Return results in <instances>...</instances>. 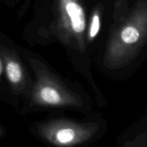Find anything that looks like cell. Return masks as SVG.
I'll return each instance as SVG.
<instances>
[{
    "instance_id": "1",
    "label": "cell",
    "mask_w": 147,
    "mask_h": 147,
    "mask_svg": "<svg viewBox=\"0 0 147 147\" xmlns=\"http://www.w3.org/2000/svg\"><path fill=\"white\" fill-rule=\"evenodd\" d=\"M60 1L70 18L73 31L77 33L83 32L86 27V19L81 6L76 0H60Z\"/></svg>"
},
{
    "instance_id": "6",
    "label": "cell",
    "mask_w": 147,
    "mask_h": 147,
    "mask_svg": "<svg viewBox=\"0 0 147 147\" xmlns=\"http://www.w3.org/2000/svg\"><path fill=\"white\" fill-rule=\"evenodd\" d=\"M100 30V20L99 17L97 14H95L93 17L92 20L91 25H90V36L91 38H93L97 35Z\"/></svg>"
},
{
    "instance_id": "4",
    "label": "cell",
    "mask_w": 147,
    "mask_h": 147,
    "mask_svg": "<svg viewBox=\"0 0 147 147\" xmlns=\"http://www.w3.org/2000/svg\"><path fill=\"white\" fill-rule=\"evenodd\" d=\"M121 38L124 42L127 44H132L136 42L139 38V32L134 27H127L122 31Z\"/></svg>"
},
{
    "instance_id": "7",
    "label": "cell",
    "mask_w": 147,
    "mask_h": 147,
    "mask_svg": "<svg viewBox=\"0 0 147 147\" xmlns=\"http://www.w3.org/2000/svg\"><path fill=\"white\" fill-rule=\"evenodd\" d=\"M3 71V65H2V63H1V60H0V76L1 75Z\"/></svg>"
},
{
    "instance_id": "2",
    "label": "cell",
    "mask_w": 147,
    "mask_h": 147,
    "mask_svg": "<svg viewBox=\"0 0 147 147\" xmlns=\"http://www.w3.org/2000/svg\"><path fill=\"white\" fill-rule=\"evenodd\" d=\"M40 96L45 102L50 104H57L61 100L58 92L51 87H45L42 89Z\"/></svg>"
},
{
    "instance_id": "5",
    "label": "cell",
    "mask_w": 147,
    "mask_h": 147,
    "mask_svg": "<svg viewBox=\"0 0 147 147\" xmlns=\"http://www.w3.org/2000/svg\"><path fill=\"white\" fill-rule=\"evenodd\" d=\"M75 133L70 129H65L60 130L56 135L57 140L61 144H67L74 139Z\"/></svg>"
},
{
    "instance_id": "3",
    "label": "cell",
    "mask_w": 147,
    "mask_h": 147,
    "mask_svg": "<svg viewBox=\"0 0 147 147\" xmlns=\"http://www.w3.org/2000/svg\"><path fill=\"white\" fill-rule=\"evenodd\" d=\"M7 75L11 83H18L22 78V70L20 65L14 61L9 62L7 65Z\"/></svg>"
}]
</instances>
